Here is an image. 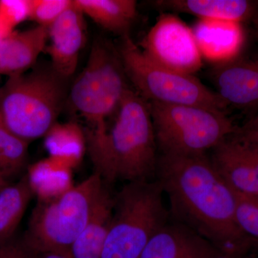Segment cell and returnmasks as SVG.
<instances>
[{"instance_id": "6da1fadb", "label": "cell", "mask_w": 258, "mask_h": 258, "mask_svg": "<svg viewBox=\"0 0 258 258\" xmlns=\"http://www.w3.org/2000/svg\"><path fill=\"white\" fill-rule=\"evenodd\" d=\"M155 179L169 198L171 220L186 226L220 252L245 256L257 244L237 222V192L207 154H159Z\"/></svg>"}, {"instance_id": "7a4b0ae2", "label": "cell", "mask_w": 258, "mask_h": 258, "mask_svg": "<svg viewBox=\"0 0 258 258\" xmlns=\"http://www.w3.org/2000/svg\"><path fill=\"white\" fill-rule=\"evenodd\" d=\"M111 128L85 132L93 166L105 186L155 179L159 154L149 103L129 88Z\"/></svg>"}, {"instance_id": "3957f363", "label": "cell", "mask_w": 258, "mask_h": 258, "mask_svg": "<svg viewBox=\"0 0 258 258\" xmlns=\"http://www.w3.org/2000/svg\"><path fill=\"white\" fill-rule=\"evenodd\" d=\"M66 80L51 66L10 76L0 88L2 123L28 142L46 135L66 100Z\"/></svg>"}, {"instance_id": "277c9868", "label": "cell", "mask_w": 258, "mask_h": 258, "mask_svg": "<svg viewBox=\"0 0 258 258\" xmlns=\"http://www.w3.org/2000/svg\"><path fill=\"white\" fill-rule=\"evenodd\" d=\"M157 179L126 183L113 198V215L101 258H139L170 220Z\"/></svg>"}, {"instance_id": "5b68a950", "label": "cell", "mask_w": 258, "mask_h": 258, "mask_svg": "<svg viewBox=\"0 0 258 258\" xmlns=\"http://www.w3.org/2000/svg\"><path fill=\"white\" fill-rule=\"evenodd\" d=\"M107 186L93 174L58 196L37 203L24 235V243L32 250L69 253L92 215Z\"/></svg>"}, {"instance_id": "8992f818", "label": "cell", "mask_w": 258, "mask_h": 258, "mask_svg": "<svg viewBox=\"0 0 258 258\" xmlns=\"http://www.w3.org/2000/svg\"><path fill=\"white\" fill-rule=\"evenodd\" d=\"M161 155L206 154L239 127L224 111L207 107L149 103Z\"/></svg>"}, {"instance_id": "52a82bcc", "label": "cell", "mask_w": 258, "mask_h": 258, "mask_svg": "<svg viewBox=\"0 0 258 258\" xmlns=\"http://www.w3.org/2000/svg\"><path fill=\"white\" fill-rule=\"evenodd\" d=\"M118 49L103 38L95 39L87 64L70 90V104L91 128L99 132L116 112L129 87Z\"/></svg>"}, {"instance_id": "ba28073f", "label": "cell", "mask_w": 258, "mask_h": 258, "mask_svg": "<svg viewBox=\"0 0 258 258\" xmlns=\"http://www.w3.org/2000/svg\"><path fill=\"white\" fill-rule=\"evenodd\" d=\"M127 79L148 103L207 107L224 111L227 104L192 75L181 74L153 61L131 38L122 37L119 49Z\"/></svg>"}, {"instance_id": "9c48e42d", "label": "cell", "mask_w": 258, "mask_h": 258, "mask_svg": "<svg viewBox=\"0 0 258 258\" xmlns=\"http://www.w3.org/2000/svg\"><path fill=\"white\" fill-rule=\"evenodd\" d=\"M140 48L154 62L181 74L195 76L203 66L192 29L173 13L161 14Z\"/></svg>"}, {"instance_id": "30bf717a", "label": "cell", "mask_w": 258, "mask_h": 258, "mask_svg": "<svg viewBox=\"0 0 258 258\" xmlns=\"http://www.w3.org/2000/svg\"><path fill=\"white\" fill-rule=\"evenodd\" d=\"M212 165L236 192L258 199V147L236 132L212 150Z\"/></svg>"}, {"instance_id": "8fae6325", "label": "cell", "mask_w": 258, "mask_h": 258, "mask_svg": "<svg viewBox=\"0 0 258 258\" xmlns=\"http://www.w3.org/2000/svg\"><path fill=\"white\" fill-rule=\"evenodd\" d=\"M84 16L74 0L69 9L47 28L49 45L45 50L50 57L51 67L66 79L76 72L86 42Z\"/></svg>"}, {"instance_id": "7c38bea8", "label": "cell", "mask_w": 258, "mask_h": 258, "mask_svg": "<svg viewBox=\"0 0 258 258\" xmlns=\"http://www.w3.org/2000/svg\"><path fill=\"white\" fill-rule=\"evenodd\" d=\"M210 74L227 107L251 109L258 106V56L216 64Z\"/></svg>"}, {"instance_id": "4fadbf2b", "label": "cell", "mask_w": 258, "mask_h": 258, "mask_svg": "<svg viewBox=\"0 0 258 258\" xmlns=\"http://www.w3.org/2000/svg\"><path fill=\"white\" fill-rule=\"evenodd\" d=\"M219 252L208 241L170 217L139 258H211Z\"/></svg>"}, {"instance_id": "5bb4252c", "label": "cell", "mask_w": 258, "mask_h": 258, "mask_svg": "<svg viewBox=\"0 0 258 258\" xmlns=\"http://www.w3.org/2000/svg\"><path fill=\"white\" fill-rule=\"evenodd\" d=\"M191 29L203 58L216 64L235 59L243 43L240 23L199 20Z\"/></svg>"}, {"instance_id": "9a60e30c", "label": "cell", "mask_w": 258, "mask_h": 258, "mask_svg": "<svg viewBox=\"0 0 258 258\" xmlns=\"http://www.w3.org/2000/svg\"><path fill=\"white\" fill-rule=\"evenodd\" d=\"M47 40V28L40 25L0 37V74L10 77L26 73L45 50Z\"/></svg>"}, {"instance_id": "2e32d148", "label": "cell", "mask_w": 258, "mask_h": 258, "mask_svg": "<svg viewBox=\"0 0 258 258\" xmlns=\"http://www.w3.org/2000/svg\"><path fill=\"white\" fill-rule=\"evenodd\" d=\"M154 7L163 13L195 15L200 20H215L240 23L252 20L257 3L247 0H157Z\"/></svg>"}, {"instance_id": "e0dca14e", "label": "cell", "mask_w": 258, "mask_h": 258, "mask_svg": "<svg viewBox=\"0 0 258 258\" xmlns=\"http://www.w3.org/2000/svg\"><path fill=\"white\" fill-rule=\"evenodd\" d=\"M113 198L105 188L89 221L69 251L71 258H101L113 215Z\"/></svg>"}, {"instance_id": "ac0fdd59", "label": "cell", "mask_w": 258, "mask_h": 258, "mask_svg": "<svg viewBox=\"0 0 258 258\" xmlns=\"http://www.w3.org/2000/svg\"><path fill=\"white\" fill-rule=\"evenodd\" d=\"M74 3L83 15L122 37L128 35L137 15L135 0H74Z\"/></svg>"}, {"instance_id": "d6986e66", "label": "cell", "mask_w": 258, "mask_h": 258, "mask_svg": "<svg viewBox=\"0 0 258 258\" xmlns=\"http://www.w3.org/2000/svg\"><path fill=\"white\" fill-rule=\"evenodd\" d=\"M34 193L30 174L0 191V246L13 240Z\"/></svg>"}, {"instance_id": "ffe728a7", "label": "cell", "mask_w": 258, "mask_h": 258, "mask_svg": "<svg viewBox=\"0 0 258 258\" xmlns=\"http://www.w3.org/2000/svg\"><path fill=\"white\" fill-rule=\"evenodd\" d=\"M45 136L49 149L66 160L76 157L86 142L85 133L75 123H56Z\"/></svg>"}, {"instance_id": "44dd1931", "label": "cell", "mask_w": 258, "mask_h": 258, "mask_svg": "<svg viewBox=\"0 0 258 258\" xmlns=\"http://www.w3.org/2000/svg\"><path fill=\"white\" fill-rule=\"evenodd\" d=\"M28 142L12 133L0 120V157L1 171L8 178L25 166Z\"/></svg>"}, {"instance_id": "7402d4cb", "label": "cell", "mask_w": 258, "mask_h": 258, "mask_svg": "<svg viewBox=\"0 0 258 258\" xmlns=\"http://www.w3.org/2000/svg\"><path fill=\"white\" fill-rule=\"evenodd\" d=\"M74 0H27L28 18L48 28L63 14Z\"/></svg>"}, {"instance_id": "603a6c76", "label": "cell", "mask_w": 258, "mask_h": 258, "mask_svg": "<svg viewBox=\"0 0 258 258\" xmlns=\"http://www.w3.org/2000/svg\"><path fill=\"white\" fill-rule=\"evenodd\" d=\"M237 195V222L244 233L258 244V199Z\"/></svg>"}, {"instance_id": "cb8c5ba5", "label": "cell", "mask_w": 258, "mask_h": 258, "mask_svg": "<svg viewBox=\"0 0 258 258\" xmlns=\"http://www.w3.org/2000/svg\"><path fill=\"white\" fill-rule=\"evenodd\" d=\"M0 258H31L30 251L23 240H10L0 246Z\"/></svg>"}, {"instance_id": "d4e9b609", "label": "cell", "mask_w": 258, "mask_h": 258, "mask_svg": "<svg viewBox=\"0 0 258 258\" xmlns=\"http://www.w3.org/2000/svg\"><path fill=\"white\" fill-rule=\"evenodd\" d=\"M237 134L244 140L258 147V114L240 128L239 127Z\"/></svg>"}, {"instance_id": "484cf974", "label": "cell", "mask_w": 258, "mask_h": 258, "mask_svg": "<svg viewBox=\"0 0 258 258\" xmlns=\"http://www.w3.org/2000/svg\"><path fill=\"white\" fill-rule=\"evenodd\" d=\"M29 249L31 258H71L69 253L66 252L53 250H32L30 248Z\"/></svg>"}, {"instance_id": "4316f807", "label": "cell", "mask_w": 258, "mask_h": 258, "mask_svg": "<svg viewBox=\"0 0 258 258\" xmlns=\"http://www.w3.org/2000/svg\"><path fill=\"white\" fill-rule=\"evenodd\" d=\"M251 20L252 23V34L255 40L258 41V12Z\"/></svg>"}, {"instance_id": "83f0119b", "label": "cell", "mask_w": 258, "mask_h": 258, "mask_svg": "<svg viewBox=\"0 0 258 258\" xmlns=\"http://www.w3.org/2000/svg\"><path fill=\"white\" fill-rule=\"evenodd\" d=\"M8 184H9V182H8V176L5 175L4 173L0 171V191Z\"/></svg>"}, {"instance_id": "f1b7e54d", "label": "cell", "mask_w": 258, "mask_h": 258, "mask_svg": "<svg viewBox=\"0 0 258 258\" xmlns=\"http://www.w3.org/2000/svg\"><path fill=\"white\" fill-rule=\"evenodd\" d=\"M244 256L240 255H233V254H227L222 253L221 252H219L218 253L215 254V256L211 258H244Z\"/></svg>"}, {"instance_id": "f546056e", "label": "cell", "mask_w": 258, "mask_h": 258, "mask_svg": "<svg viewBox=\"0 0 258 258\" xmlns=\"http://www.w3.org/2000/svg\"><path fill=\"white\" fill-rule=\"evenodd\" d=\"M0 171H1V172H3V171H1V157H0Z\"/></svg>"}, {"instance_id": "4dcf8cb0", "label": "cell", "mask_w": 258, "mask_h": 258, "mask_svg": "<svg viewBox=\"0 0 258 258\" xmlns=\"http://www.w3.org/2000/svg\"><path fill=\"white\" fill-rule=\"evenodd\" d=\"M257 258H258V257Z\"/></svg>"}]
</instances>
